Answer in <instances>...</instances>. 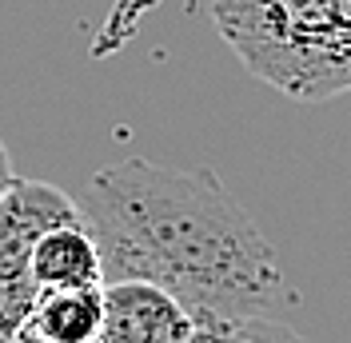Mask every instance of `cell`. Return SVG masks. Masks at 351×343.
Returning <instances> with one entry per match:
<instances>
[{"label": "cell", "instance_id": "obj_7", "mask_svg": "<svg viewBox=\"0 0 351 343\" xmlns=\"http://www.w3.org/2000/svg\"><path fill=\"white\" fill-rule=\"evenodd\" d=\"M196 343H311L295 327L267 316H199Z\"/></svg>", "mask_w": 351, "mask_h": 343}, {"label": "cell", "instance_id": "obj_5", "mask_svg": "<svg viewBox=\"0 0 351 343\" xmlns=\"http://www.w3.org/2000/svg\"><path fill=\"white\" fill-rule=\"evenodd\" d=\"M32 279L40 292H68V287H104V252L92 224H60L44 232L32 252Z\"/></svg>", "mask_w": 351, "mask_h": 343}, {"label": "cell", "instance_id": "obj_4", "mask_svg": "<svg viewBox=\"0 0 351 343\" xmlns=\"http://www.w3.org/2000/svg\"><path fill=\"white\" fill-rule=\"evenodd\" d=\"M199 316L144 279L104 283V327L96 343H196Z\"/></svg>", "mask_w": 351, "mask_h": 343}, {"label": "cell", "instance_id": "obj_10", "mask_svg": "<svg viewBox=\"0 0 351 343\" xmlns=\"http://www.w3.org/2000/svg\"><path fill=\"white\" fill-rule=\"evenodd\" d=\"M335 8H339V21H343V28L351 32V0H335Z\"/></svg>", "mask_w": 351, "mask_h": 343}, {"label": "cell", "instance_id": "obj_2", "mask_svg": "<svg viewBox=\"0 0 351 343\" xmlns=\"http://www.w3.org/2000/svg\"><path fill=\"white\" fill-rule=\"evenodd\" d=\"M208 12L240 64L287 100L351 92V32L335 0H212Z\"/></svg>", "mask_w": 351, "mask_h": 343}, {"label": "cell", "instance_id": "obj_6", "mask_svg": "<svg viewBox=\"0 0 351 343\" xmlns=\"http://www.w3.org/2000/svg\"><path fill=\"white\" fill-rule=\"evenodd\" d=\"M24 327H32L44 343H96L104 327V287L40 292Z\"/></svg>", "mask_w": 351, "mask_h": 343}, {"label": "cell", "instance_id": "obj_1", "mask_svg": "<svg viewBox=\"0 0 351 343\" xmlns=\"http://www.w3.org/2000/svg\"><path fill=\"white\" fill-rule=\"evenodd\" d=\"M84 215L104 252V279H144L196 316H267L300 300L271 239L216 172L124 160L88 180Z\"/></svg>", "mask_w": 351, "mask_h": 343}, {"label": "cell", "instance_id": "obj_8", "mask_svg": "<svg viewBox=\"0 0 351 343\" xmlns=\"http://www.w3.org/2000/svg\"><path fill=\"white\" fill-rule=\"evenodd\" d=\"M16 184V172H12V156L4 148V140H0V200L8 196V188Z\"/></svg>", "mask_w": 351, "mask_h": 343}, {"label": "cell", "instance_id": "obj_9", "mask_svg": "<svg viewBox=\"0 0 351 343\" xmlns=\"http://www.w3.org/2000/svg\"><path fill=\"white\" fill-rule=\"evenodd\" d=\"M8 343H44V340L36 335V331H32V327H21V331H16V335H12Z\"/></svg>", "mask_w": 351, "mask_h": 343}, {"label": "cell", "instance_id": "obj_3", "mask_svg": "<svg viewBox=\"0 0 351 343\" xmlns=\"http://www.w3.org/2000/svg\"><path fill=\"white\" fill-rule=\"evenodd\" d=\"M76 220H84V204L44 180H16L0 200V343L12 340L36 307L32 252L40 236Z\"/></svg>", "mask_w": 351, "mask_h": 343}]
</instances>
